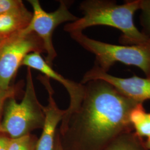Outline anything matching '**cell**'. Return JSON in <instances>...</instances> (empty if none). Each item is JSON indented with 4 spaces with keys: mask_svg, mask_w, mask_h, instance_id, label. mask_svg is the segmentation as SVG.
<instances>
[{
    "mask_svg": "<svg viewBox=\"0 0 150 150\" xmlns=\"http://www.w3.org/2000/svg\"><path fill=\"white\" fill-rule=\"evenodd\" d=\"M38 139L31 134L16 139L8 138L7 150H36Z\"/></svg>",
    "mask_w": 150,
    "mask_h": 150,
    "instance_id": "obj_13",
    "label": "cell"
},
{
    "mask_svg": "<svg viewBox=\"0 0 150 150\" xmlns=\"http://www.w3.org/2000/svg\"><path fill=\"white\" fill-rule=\"evenodd\" d=\"M8 137L0 134V150H7Z\"/></svg>",
    "mask_w": 150,
    "mask_h": 150,
    "instance_id": "obj_17",
    "label": "cell"
},
{
    "mask_svg": "<svg viewBox=\"0 0 150 150\" xmlns=\"http://www.w3.org/2000/svg\"><path fill=\"white\" fill-rule=\"evenodd\" d=\"M32 12L25 6L0 14V38H6L22 31L31 21Z\"/></svg>",
    "mask_w": 150,
    "mask_h": 150,
    "instance_id": "obj_10",
    "label": "cell"
},
{
    "mask_svg": "<svg viewBox=\"0 0 150 150\" xmlns=\"http://www.w3.org/2000/svg\"><path fill=\"white\" fill-rule=\"evenodd\" d=\"M129 121L135 134L139 137H150V112H147L142 103H137L129 114Z\"/></svg>",
    "mask_w": 150,
    "mask_h": 150,
    "instance_id": "obj_11",
    "label": "cell"
},
{
    "mask_svg": "<svg viewBox=\"0 0 150 150\" xmlns=\"http://www.w3.org/2000/svg\"><path fill=\"white\" fill-rule=\"evenodd\" d=\"M141 23L142 33L150 39V0H141Z\"/></svg>",
    "mask_w": 150,
    "mask_h": 150,
    "instance_id": "obj_14",
    "label": "cell"
},
{
    "mask_svg": "<svg viewBox=\"0 0 150 150\" xmlns=\"http://www.w3.org/2000/svg\"><path fill=\"white\" fill-rule=\"evenodd\" d=\"M38 78L47 91L48 99V105L46 106H43L45 121L42 132L38 139L36 150H54L57 127L64 118L66 110H61L57 106L53 96L54 91L49 78L45 76H39Z\"/></svg>",
    "mask_w": 150,
    "mask_h": 150,
    "instance_id": "obj_9",
    "label": "cell"
},
{
    "mask_svg": "<svg viewBox=\"0 0 150 150\" xmlns=\"http://www.w3.org/2000/svg\"><path fill=\"white\" fill-rule=\"evenodd\" d=\"M103 150H148L145 141L135 134L134 131L117 137Z\"/></svg>",
    "mask_w": 150,
    "mask_h": 150,
    "instance_id": "obj_12",
    "label": "cell"
},
{
    "mask_svg": "<svg viewBox=\"0 0 150 150\" xmlns=\"http://www.w3.org/2000/svg\"><path fill=\"white\" fill-rule=\"evenodd\" d=\"M23 6L21 0H0V14L20 8Z\"/></svg>",
    "mask_w": 150,
    "mask_h": 150,
    "instance_id": "obj_16",
    "label": "cell"
},
{
    "mask_svg": "<svg viewBox=\"0 0 150 150\" xmlns=\"http://www.w3.org/2000/svg\"><path fill=\"white\" fill-rule=\"evenodd\" d=\"M54 150H64L62 148V146L61 145L60 139H59V134H58V132L57 131L54 146Z\"/></svg>",
    "mask_w": 150,
    "mask_h": 150,
    "instance_id": "obj_18",
    "label": "cell"
},
{
    "mask_svg": "<svg viewBox=\"0 0 150 150\" xmlns=\"http://www.w3.org/2000/svg\"><path fill=\"white\" fill-rule=\"evenodd\" d=\"M45 52L43 42L35 33L22 31L6 38L0 50V88L7 89L27 54Z\"/></svg>",
    "mask_w": 150,
    "mask_h": 150,
    "instance_id": "obj_5",
    "label": "cell"
},
{
    "mask_svg": "<svg viewBox=\"0 0 150 150\" xmlns=\"http://www.w3.org/2000/svg\"><path fill=\"white\" fill-rule=\"evenodd\" d=\"M21 65L26 66L28 68L39 71L45 76L58 81L64 86L69 94L70 102L69 108L66 109V112L64 117L69 116L74 112L80 106L84 95V85L64 78L55 71L41 57V54L34 52L27 54L23 60Z\"/></svg>",
    "mask_w": 150,
    "mask_h": 150,
    "instance_id": "obj_8",
    "label": "cell"
},
{
    "mask_svg": "<svg viewBox=\"0 0 150 150\" xmlns=\"http://www.w3.org/2000/svg\"><path fill=\"white\" fill-rule=\"evenodd\" d=\"M101 80L107 82L117 91L129 99L138 103L150 100V79L134 76L121 78L108 74L96 64L83 76L81 83L84 84L91 80Z\"/></svg>",
    "mask_w": 150,
    "mask_h": 150,
    "instance_id": "obj_7",
    "label": "cell"
},
{
    "mask_svg": "<svg viewBox=\"0 0 150 150\" xmlns=\"http://www.w3.org/2000/svg\"><path fill=\"white\" fill-rule=\"evenodd\" d=\"M140 7L141 0L126 1L123 5H117L111 1H84L80 5L83 16L66 25L64 31L70 33L82 32L86 28L93 26H107L121 31V39L125 44L150 43V38L139 31L134 25V13L140 10Z\"/></svg>",
    "mask_w": 150,
    "mask_h": 150,
    "instance_id": "obj_2",
    "label": "cell"
},
{
    "mask_svg": "<svg viewBox=\"0 0 150 150\" xmlns=\"http://www.w3.org/2000/svg\"><path fill=\"white\" fill-rule=\"evenodd\" d=\"M44 121L43 106L38 100L31 70L28 68L23 97L20 103L15 97L6 102L4 116L0 123V134L11 139L20 137L30 134L36 129H42Z\"/></svg>",
    "mask_w": 150,
    "mask_h": 150,
    "instance_id": "obj_3",
    "label": "cell"
},
{
    "mask_svg": "<svg viewBox=\"0 0 150 150\" xmlns=\"http://www.w3.org/2000/svg\"><path fill=\"white\" fill-rule=\"evenodd\" d=\"M18 91V87L11 86L7 89L0 88V123L1 122L2 113L6 102L9 99L15 97Z\"/></svg>",
    "mask_w": 150,
    "mask_h": 150,
    "instance_id": "obj_15",
    "label": "cell"
},
{
    "mask_svg": "<svg viewBox=\"0 0 150 150\" xmlns=\"http://www.w3.org/2000/svg\"><path fill=\"white\" fill-rule=\"evenodd\" d=\"M145 145L146 147L148 149V150H150V137L147 138V140L145 141Z\"/></svg>",
    "mask_w": 150,
    "mask_h": 150,
    "instance_id": "obj_19",
    "label": "cell"
},
{
    "mask_svg": "<svg viewBox=\"0 0 150 150\" xmlns=\"http://www.w3.org/2000/svg\"><path fill=\"white\" fill-rule=\"evenodd\" d=\"M71 38L81 46L95 54L96 65L107 72L115 63L134 66L150 79V43L121 46L99 41L88 38L82 32L70 33Z\"/></svg>",
    "mask_w": 150,
    "mask_h": 150,
    "instance_id": "obj_4",
    "label": "cell"
},
{
    "mask_svg": "<svg viewBox=\"0 0 150 150\" xmlns=\"http://www.w3.org/2000/svg\"><path fill=\"white\" fill-rule=\"evenodd\" d=\"M5 39L6 38H0V50H1V48L2 47V46L3 43L4 42Z\"/></svg>",
    "mask_w": 150,
    "mask_h": 150,
    "instance_id": "obj_20",
    "label": "cell"
},
{
    "mask_svg": "<svg viewBox=\"0 0 150 150\" xmlns=\"http://www.w3.org/2000/svg\"><path fill=\"white\" fill-rule=\"evenodd\" d=\"M84 85L80 106L64 117L57 130L64 150H103L121 134L134 131L129 114L138 102L101 80Z\"/></svg>",
    "mask_w": 150,
    "mask_h": 150,
    "instance_id": "obj_1",
    "label": "cell"
},
{
    "mask_svg": "<svg viewBox=\"0 0 150 150\" xmlns=\"http://www.w3.org/2000/svg\"><path fill=\"white\" fill-rule=\"evenodd\" d=\"M33 8L31 20L27 27L22 31L26 34L35 33L43 42L47 56L46 62L51 66L57 53L52 42V35L56 28L66 22L76 21L79 18L70 12L67 2L60 1L57 10L52 12H47L42 8L38 0H29Z\"/></svg>",
    "mask_w": 150,
    "mask_h": 150,
    "instance_id": "obj_6",
    "label": "cell"
}]
</instances>
